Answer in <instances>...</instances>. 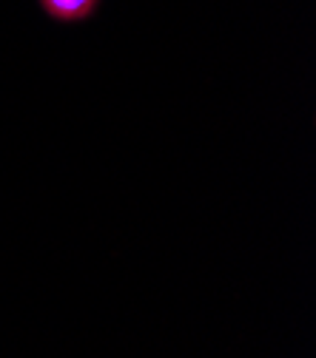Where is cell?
Segmentation results:
<instances>
[{
	"instance_id": "obj_1",
	"label": "cell",
	"mask_w": 316,
	"mask_h": 358,
	"mask_svg": "<svg viewBox=\"0 0 316 358\" xmlns=\"http://www.w3.org/2000/svg\"><path fill=\"white\" fill-rule=\"evenodd\" d=\"M37 6L57 26H80L97 17L103 0H37Z\"/></svg>"
}]
</instances>
